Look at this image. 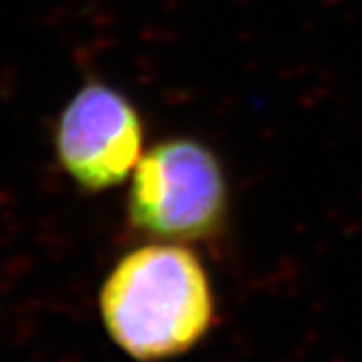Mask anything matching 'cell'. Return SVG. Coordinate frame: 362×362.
Segmentation results:
<instances>
[{
	"mask_svg": "<svg viewBox=\"0 0 362 362\" xmlns=\"http://www.w3.org/2000/svg\"><path fill=\"white\" fill-rule=\"evenodd\" d=\"M230 216V183L218 153L194 137H171L147 149L131 173L129 223L161 242H204Z\"/></svg>",
	"mask_w": 362,
	"mask_h": 362,
	"instance_id": "cell-2",
	"label": "cell"
},
{
	"mask_svg": "<svg viewBox=\"0 0 362 362\" xmlns=\"http://www.w3.org/2000/svg\"><path fill=\"white\" fill-rule=\"evenodd\" d=\"M105 330L141 362L185 354L209 332L216 298L204 262L185 244L161 242L131 250L99 292Z\"/></svg>",
	"mask_w": 362,
	"mask_h": 362,
	"instance_id": "cell-1",
	"label": "cell"
},
{
	"mask_svg": "<svg viewBox=\"0 0 362 362\" xmlns=\"http://www.w3.org/2000/svg\"><path fill=\"white\" fill-rule=\"evenodd\" d=\"M141 113L123 93L90 81L71 97L54 127V153L83 192L99 194L129 177L145 153Z\"/></svg>",
	"mask_w": 362,
	"mask_h": 362,
	"instance_id": "cell-3",
	"label": "cell"
}]
</instances>
